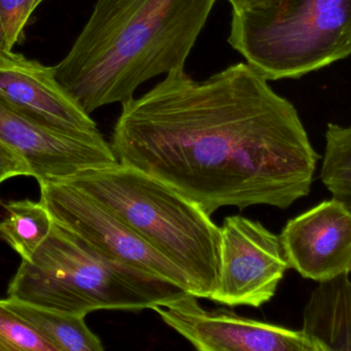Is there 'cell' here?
<instances>
[{
  "mask_svg": "<svg viewBox=\"0 0 351 351\" xmlns=\"http://www.w3.org/2000/svg\"><path fill=\"white\" fill-rule=\"evenodd\" d=\"M350 275H351V269H350Z\"/></svg>",
  "mask_w": 351,
  "mask_h": 351,
  "instance_id": "cell-21",
  "label": "cell"
},
{
  "mask_svg": "<svg viewBox=\"0 0 351 351\" xmlns=\"http://www.w3.org/2000/svg\"><path fill=\"white\" fill-rule=\"evenodd\" d=\"M0 51H4L3 41H2L1 34H0Z\"/></svg>",
  "mask_w": 351,
  "mask_h": 351,
  "instance_id": "cell-20",
  "label": "cell"
},
{
  "mask_svg": "<svg viewBox=\"0 0 351 351\" xmlns=\"http://www.w3.org/2000/svg\"><path fill=\"white\" fill-rule=\"evenodd\" d=\"M232 6V10H254L268 8L278 0H227Z\"/></svg>",
  "mask_w": 351,
  "mask_h": 351,
  "instance_id": "cell-19",
  "label": "cell"
},
{
  "mask_svg": "<svg viewBox=\"0 0 351 351\" xmlns=\"http://www.w3.org/2000/svg\"><path fill=\"white\" fill-rule=\"evenodd\" d=\"M341 274L319 282L303 311V331L325 351H351V280Z\"/></svg>",
  "mask_w": 351,
  "mask_h": 351,
  "instance_id": "cell-12",
  "label": "cell"
},
{
  "mask_svg": "<svg viewBox=\"0 0 351 351\" xmlns=\"http://www.w3.org/2000/svg\"><path fill=\"white\" fill-rule=\"evenodd\" d=\"M288 269L280 236L257 220L227 216L220 227V271L210 300L259 308L274 298Z\"/></svg>",
  "mask_w": 351,
  "mask_h": 351,
  "instance_id": "cell-7",
  "label": "cell"
},
{
  "mask_svg": "<svg viewBox=\"0 0 351 351\" xmlns=\"http://www.w3.org/2000/svg\"><path fill=\"white\" fill-rule=\"evenodd\" d=\"M16 177H31L26 161L0 142V185Z\"/></svg>",
  "mask_w": 351,
  "mask_h": 351,
  "instance_id": "cell-18",
  "label": "cell"
},
{
  "mask_svg": "<svg viewBox=\"0 0 351 351\" xmlns=\"http://www.w3.org/2000/svg\"><path fill=\"white\" fill-rule=\"evenodd\" d=\"M187 294L154 307L162 321L202 351H325L303 330L262 323L226 309L206 310Z\"/></svg>",
  "mask_w": 351,
  "mask_h": 351,
  "instance_id": "cell-8",
  "label": "cell"
},
{
  "mask_svg": "<svg viewBox=\"0 0 351 351\" xmlns=\"http://www.w3.org/2000/svg\"><path fill=\"white\" fill-rule=\"evenodd\" d=\"M216 1L97 0L56 78L88 115L123 104L147 80L185 69Z\"/></svg>",
  "mask_w": 351,
  "mask_h": 351,
  "instance_id": "cell-2",
  "label": "cell"
},
{
  "mask_svg": "<svg viewBox=\"0 0 351 351\" xmlns=\"http://www.w3.org/2000/svg\"><path fill=\"white\" fill-rule=\"evenodd\" d=\"M321 179L334 198L351 210V125L329 123Z\"/></svg>",
  "mask_w": 351,
  "mask_h": 351,
  "instance_id": "cell-15",
  "label": "cell"
},
{
  "mask_svg": "<svg viewBox=\"0 0 351 351\" xmlns=\"http://www.w3.org/2000/svg\"><path fill=\"white\" fill-rule=\"evenodd\" d=\"M0 99L45 127L98 132L96 122L66 92L55 70L14 52L0 51Z\"/></svg>",
  "mask_w": 351,
  "mask_h": 351,
  "instance_id": "cell-11",
  "label": "cell"
},
{
  "mask_svg": "<svg viewBox=\"0 0 351 351\" xmlns=\"http://www.w3.org/2000/svg\"><path fill=\"white\" fill-rule=\"evenodd\" d=\"M187 294L173 282L107 259L55 220L8 288L10 298L84 317L97 310L154 309Z\"/></svg>",
  "mask_w": 351,
  "mask_h": 351,
  "instance_id": "cell-4",
  "label": "cell"
},
{
  "mask_svg": "<svg viewBox=\"0 0 351 351\" xmlns=\"http://www.w3.org/2000/svg\"><path fill=\"white\" fill-rule=\"evenodd\" d=\"M0 351H56L32 326L0 299Z\"/></svg>",
  "mask_w": 351,
  "mask_h": 351,
  "instance_id": "cell-16",
  "label": "cell"
},
{
  "mask_svg": "<svg viewBox=\"0 0 351 351\" xmlns=\"http://www.w3.org/2000/svg\"><path fill=\"white\" fill-rule=\"evenodd\" d=\"M67 181L177 266L192 295L212 298L220 271V227L208 212L164 181L119 161Z\"/></svg>",
  "mask_w": 351,
  "mask_h": 351,
  "instance_id": "cell-3",
  "label": "cell"
},
{
  "mask_svg": "<svg viewBox=\"0 0 351 351\" xmlns=\"http://www.w3.org/2000/svg\"><path fill=\"white\" fill-rule=\"evenodd\" d=\"M117 161L174 188L213 214L287 210L311 193L317 162L296 107L245 62L206 80L173 71L121 104Z\"/></svg>",
  "mask_w": 351,
  "mask_h": 351,
  "instance_id": "cell-1",
  "label": "cell"
},
{
  "mask_svg": "<svg viewBox=\"0 0 351 351\" xmlns=\"http://www.w3.org/2000/svg\"><path fill=\"white\" fill-rule=\"evenodd\" d=\"M40 201L53 220L111 261L181 286L192 295L187 276L102 204L67 181L39 183Z\"/></svg>",
  "mask_w": 351,
  "mask_h": 351,
  "instance_id": "cell-6",
  "label": "cell"
},
{
  "mask_svg": "<svg viewBox=\"0 0 351 351\" xmlns=\"http://www.w3.org/2000/svg\"><path fill=\"white\" fill-rule=\"evenodd\" d=\"M4 303L32 326L56 351H102V341L90 331L84 315H70L8 297Z\"/></svg>",
  "mask_w": 351,
  "mask_h": 351,
  "instance_id": "cell-13",
  "label": "cell"
},
{
  "mask_svg": "<svg viewBox=\"0 0 351 351\" xmlns=\"http://www.w3.org/2000/svg\"><path fill=\"white\" fill-rule=\"evenodd\" d=\"M289 267L317 282L351 269V210L332 197L287 223L280 235Z\"/></svg>",
  "mask_w": 351,
  "mask_h": 351,
  "instance_id": "cell-10",
  "label": "cell"
},
{
  "mask_svg": "<svg viewBox=\"0 0 351 351\" xmlns=\"http://www.w3.org/2000/svg\"><path fill=\"white\" fill-rule=\"evenodd\" d=\"M0 142L22 157L37 183L68 181L117 162L100 131L70 133L45 127L0 99Z\"/></svg>",
  "mask_w": 351,
  "mask_h": 351,
  "instance_id": "cell-9",
  "label": "cell"
},
{
  "mask_svg": "<svg viewBox=\"0 0 351 351\" xmlns=\"http://www.w3.org/2000/svg\"><path fill=\"white\" fill-rule=\"evenodd\" d=\"M228 43L268 82L302 78L350 57L351 0L232 10Z\"/></svg>",
  "mask_w": 351,
  "mask_h": 351,
  "instance_id": "cell-5",
  "label": "cell"
},
{
  "mask_svg": "<svg viewBox=\"0 0 351 351\" xmlns=\"http://www.w3.org/2000/svg\"><path fill=\"white\" fill-rule=\"evenodd\" d=\"M43 0H0V34L3 49L12 52L21 41L29 19Z\"/></svg>",
  "mask_w": 351,
  "mask_h": 351,
  "instance_id": "cell-17",
  "label": "cell"
},
{
  "mask_svg": "<svg viewBox=\"0 0 351 351\" xmlns=\"http://www.w3.org/2000/svg\"><path fill=\"white\" fill-rule=\"evenodd\" d=\"M0 220V238L3 239L22 260L32 257L53 227V216L39 200L6 202Z\"/></svg>",
  "mask_w": 351,
  "mask_h": 351,
  "instance_id": "cell-14",
  "label": "cell"
}]
</instances>
